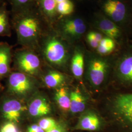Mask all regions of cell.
Instances as JSON below:
<instances>
[{
  "mask_svg": "<svg viewBox=\"0 0 132 132\" xmlns=\"http://www.w3.org/2000/svg\"><path fill=\"white\" fill-rule=\"evenodd\" d=\"M40 12L36 3L28 8L11 13L12 29L16 33L18 40L27 47H32L42 31Z\"/></svg>",
  "mask_w": 132,
  "mask_h": 132,
  "instance_id": "cell-1",
  "label": "cell"
},
{
  "mask_svg": "<svg viewBox=\"0 0 132 132\" xmlns=\"http://www.w3.org/2000/svg\"><path fill=\"white\" fill-rule=\"evenodd\" d=\"M44 53L47 61L54 65L62 64L66 59L64 46L59 39L54 36L48 38L46 41Z\"/></svg>",
  "mask_w": 132,
  "mask_h": 132,
  "instance_id": "cell-2",
  "label": "cell"
},
{
  "mask_svg": "<svg viewBox=\"0 0 132 132\" xmlns=\"http://www.w3.org/2000/svg\"><path fill=\"white\" fill-rule=\"evenodd\" d=\"M15 58L19 69L29 74L35 73L40 65V61L38 56L28 48L19 51L16 53Z\"/></svg>",
  "mask_w": 132,
  "mask_h": 132,
  "instance_id": "cell-3",
  "label": "cell"
},
{
  "mask_svg": "<svg viewBox=\"0 0 132 132\" xmlns=\"http://www.w3.org/2000/svg\"><path fill=\"white\" fill-rule=\"evenodd\" d=\"M114 110L119 118L132 126V94L117 96L114 101Z\"/></svg>",
  "mask_w": 132,
  "mask_h": 132,
  "instance_id": "cell-4",
  "label": "cell"
},
{
  "mask_svg": "<svg viewBox=\"0 0 132 132\" xmlns=\"http://www.w3.org/2000/svg\"><path fill=\"white\" fill-rule=\"evenodd\" d=\"M104 10L116 23L123 24L129 17L128 6L122 0H108L104 5Z\"/></svg>",
  "mask_w": 132,
  "mask_h": 132,
  "instance_id": "cell-5",
  "label": "cell"
},
{
  "mask_svg": "<svg viewBox=\"0 0 132 132\" xmlns=\"http://www.w3.org/2000/svg\"><path fill=\"white\" fill-rule=\"evenodd\" d=\"M9 85L11 90L18 94H26L32 88L29 78L21 72H14L10 75Z\"/></svg>",
  "mask_w": 132,
  "mask_h": 132,
  "instance_id": "cell-6",
  "label": "cell"
},
{
  "mask_svg": "<svg viewBox=\"0 0 132 132\" xmlns=\"http://www.w3.org/2000/svg\"><path fill=\"white\" fill-rule=\"evenodd\" d=\"M27 107L16 100L6 101L2 107L4 117L11 122H18L22 113L27 110Z\"/></svg>",
  "mask_w": 132,
  "mask_h": 132,
  "instance_id": "cell-7",
  "label": "cell"
},
{
  "mask_svg": "<svg viewBox=\"0 0 132 132\" xmlns=\"http://www.w3.org/2000/svg\"><path fill=\"white\" fill-rule=\"evenodd\" d=\"M107 65L105 62L94 60L91 62L89 67V75L92 84L98 86L103 81L106 72Z\"/></svg>",
  "mask_w": 132,
  "mask_h": 132,
  "instance_id": "cell-8",
  "label": "cell"
},
{
  "mask_svg": "<svg viewBox=\"0 0 132 132\" xmlns=\"http://www.w3.org/2000/svg\"><path fill=\"white\" fill-rule=\"evenodd\" d=\"M9 6L7 2L0 6V36H10L13 29Z\"/></svg>",
  "mask_w": 132,
  "mask_h": 132,
  "instance_id": "cell-9",
  "label": "cell"
},
{
  "mask_svg": "<svg viewBox=\"0 0 132 132\" xmlns=\"http://www.w3.org/2000/svg\"><path fill=\"white\" fill-rule=\"evenodd\" d=\"M50 111V105L45 99L42 98H37L34 99L28 107L29 113L34 117L46 115Z\"/></svg>",
  "mask_w": 132,
  "mask_h": 132,
  "instance_id": "cell-10",
  "label": "cell"
},
{
  "mask_svg": "<svg viewBox=\"0 0 132 132\" xmlns=\"http://www.w3.org/2000/svg\"><path fill=\"white\" fill-rule=\"evenodd\" d=\"M100 121L98 118L94 113H88L80 118L76 129L81 130L93 131L98 129Z\"/></svg>",
  "mask_w": 132,
  "mask_h": 132,
  "instance_id": "cell-11",
  "label": "cell"
},
{
  "mask_svg": "<svg viewBox=\"0 0 132 132\" xmlns=\"http://www.w3.org/2000/svg\"><path fill=\"white\" fill-rule=\"evenodd\" d=\"M37 5L42 13L50 20H53L57 15L56 0H37Z\"/></svg>",
  "mask_w": 132,
  "mask_h": 132,
  "instance_id": "cell-12",
  "label": "cell"
},
{
  "mask_svg": "<svg viewBox=\"0 0 132 132\" xmlns=\"http://www.w3.org/2000/svg\"><path fill=\"white\" fill-rule=\"evenodd\" d=\"M11 59V51L5 44L0 45V76H4L9 71Z\"/></svg>",
  "mask_w": 132,
  "mask_h": 132,
  "instance_id": "cell-13",
  "label": "cell"
},
{
  "mask_svg": "<svg viewBox=\"0 0 132 132\" xmlns=\"http://www.w3.org/2000/svg\"><path fill=\"white\" fill-rule=\"evenodd\" d=\"M101 30L112 39H116L120 36L121 30L117 24L107 19L102 20L99 23Z\"/></svg>",
  "mask_w": 132,
  "mask_h": 132,
  "instance_id": "cell-14",
  "label": "cell"
},
{
  "mask_svg": "<svg viewBox=\"0 0 132 132\" xmlns=\"http://www.w3.org/2000/svg\"><path fill=\"white\" fill-rule=\"evenodd\" d=\"M70 100V110L72 113H81L84 110L86 100L79 90H76L71 93Z\"/></svg>",
  "mask_w": 132,
  "mask_h": 132,
  "instance_id": "cell-15",
  "label": "cell"
},
{
  "mask_svg": "<svg viewBox=\"0 0 132 132\" xmlns=\"http://www.w3.org/2000/svg\"><path fill=\"white\" fill-rule=\"evenodd\" d=\"M118 71L124 80L132 82V54L123 57L119 64Z\"/></svg>",
  "mask_w": 132,
  "mask_h": 132,
  "instance_id": "cell-16",
  "label": "cell"
},
{
  "mask_svg": "<svg viewBox=\"0 0 132 132\" xmlns=\"http://www.w3.org/2000/svg\"><path fill=\"white\" fill-rule=\"evenodd\" d=\"M84 57L83 54L79 52L76 53L71 60V69L73 75L76 77L79 78L84 72Z\"/></svg>",
  "mask_w": 132,
  "mask_h": 132,
  "instance_id": "cell-17",
  "label": "cell"
},
{
  "mask_svg": "<svg viewBox=\"0 0 132 132\" xmlns=\"http://www.w3.org/2000/svg\"><path fill=\"white\" fill-rule=\"evenodd\" d=\"M55 97L57 103L62 110L68 111L70 110V96L69 95L64 88H62L57 90Z\"/></svg>",
  "mask_w": 132,
  "mask_h": 132,
  "instance_id": "cell-18",
  "label": "cell"
},
{
  "mask_svg": "<svg viewBox=\"0 0 132 132\" xmlns=\"http://www.w3.org/2000/svg\"><path fill=\"white\" fill-rule=\"evenodd\" d=\"M11 13L28 8L36 4L37 0H7Z\"/></svg>",
  "mask_w": 132,
  "mask_h": 132,
  "instance_id": "cell-19",
  "label": "cell"
},
{
  "mask_svg": "<svg viewBox=\"0 0 132 132\" xmlns=\"http://www.w3.org/2000/svg\"><path fill=\"white\" fill-rule=\"evenodd\" d=\"M65 80L63 75L57 71H51L44 78L46 85L48 87L53 88L61 85Z\"/></svg>",
  "mask_w": 132,
  "mask_h": 132,
  "instance_id": "cell-20",
  "label": "cell"
},
{
  "mask_svg": "<svg viewBox=\"0 0 132 132\" xmlns=\"http://www.w3.org/2000/svg\"><path fill=\"white\" fill-rule=\"evenodd\" d=\"M115 47V43L113 39L110 38H103L99 43L97 48V52L101 54H106L112 52Z\"/></svg>",
  "mask_w": 132,
  "mask_h": 132,
  "instance_id": "cell-21",
  "label": "cell"
},
{
  "mask_svg": "<svg viewBox=\"0 0 132 132\" xmlns=\"http://www.w3.org/2000/svg\"><path fill=\"white\" fill-rule=\"evenodd\" d=\"M74 10V5L70 0H66L57 5V13L60 15H70Z\"/></svg>",
  "mask_w": 132,
  "mask_h": 132,
  "instance_id": "cell-22",
  "label": "cell"
},
{
  "mask_svg": "<svg viewBox=\"0 0 132 132\" xmlns=\"http://www.w3.org/2000/svg\"><path fill=\"white\" fill-rule=\"evenodd\" d=\"M38 125L45 132H47L56 127L58 124L53 118H46L41 119L38 122Z\"/></svg>",
  "mask_w": 132,
  "mask_h": 132,
  "instance_id": "cell-23",
  "label": "cell"
},
{
  "mask_svg": "<svg viewBox=\"0 0 132 132\" xmlns=\"http://www.w3.org/2000/svg\"><path fill=\"white\" fill-rule=\"evenodd\" d=\"M0 132H20L14 123L11 122L5 124L1 128Z\"/></svg>",
  "mask_w": 132,
  "mask_h": 132,
  "instance_id": "cell-24",
  "label": "cell"
},
{
  "mask_svg": "<svg viewBox=\"0 0 132 132\" xmlns=\"http://www.w3.org/2000/svg\"><path fill=\"white\" fill-rule=\"evenodd\" d=\"M87 40L91 47L94 48H97L98 47L99 43L95 39L91 32L88 34Z\"/></svg>",
  "mask_w": 132,
  "mask_h": 132,
  "instance_id": "cell-25",
  "label": "cell"
},
{
  "mask_svg": "<svg viewBox=\"0 0 132 132\" xmlns=\"http://www.w3.org/2000/svg\"><path fill=\"white\" fill-rule=\"evenodd\" d=\"M28 132H46L40 127L38 124H33L28 129Z\"/></svg>",
  "mask_w": 132,
  "mask_h": 132,
  "instance_id": "cell-26",
  "label": "cell"
},
{
  "mask_svg": "<svg viewBox=\"0 0 132 132\" xmlns=\"http://www.w3.org/2000/svg\"><path fill=\"white\" fill-rule=\"evenodd\" d=\"M46 132H65V130L61 126L58 125L56 127Z\"/></svg>",
  "mask_w": 132,
  "mask_h": 132,
  "instance_id": "cell-27",
  "label": "cell"
},
{
  "mask_svg": "<svg viewBox=\"0 0 132 132\" xmlns=\"http://www.w3.org/2000/svg\"><path fill=\"white\" fill-rule=\"evenodd\" d=\"M91 33L92 34V35H93V36L95 38V39L99 43L100 42V41L103 39L102 37V35L100 33L94 32H91Z\"/></svg>",
  "mask_w": 132,
  "mask_h": 132,
  "instance_id": "cell-28",
  "label": "cell"
},
{
  "mask_svg": "<svg viewBox=\"0 0 132 132\" xmlns=\"http://www.w3.org/2000/svg\"><path fill=\"white\" fill-rule=\"evenodd\" d=\"M7 2V0H0V6Z\"/></svg>",
  "mask_w": 132,
  "mask_h": 132,
  "instance_id": "cell-29",
  "label": "cell"
},
{
  "mask_svg": "<svg viewBox=\"0 0 132 132\" xmlns=\"http://www.w3.org/2000/svg\"><path fill=\"white\" fill-rule=\"evenodd\" d=\"M66 1V0H56L57 5L59 4V3H61V2H64V1Z\"/></svg>",
  "mask_w": 132,
  "mask_h": 132,
  "instance_id": "cell-30",
  "label": "cell"
},
{
  "mask_svg": "<svg viewBox=\"0 0 132 132\" xmlns=\"http://www.w3.org/2000/svg\"><path fill=\"white\" fill-rule=\"evenodd\" d=\"M131 3H132V0H131Z\"/></svg>",
  "mask_w": 132,
  "mask_h": 132,
  "instance_id": "cell-31",
  "label": "cell"
}]
</instances>
